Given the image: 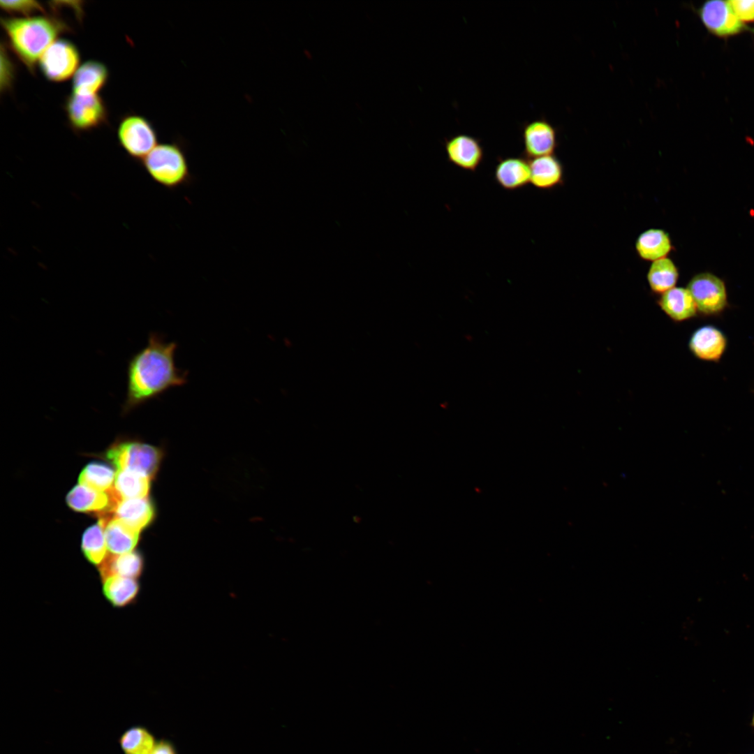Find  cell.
<instances>
[{"label":"cell","mask_w":754,"mask_h":754,"mask_svg":"<svg viewBox=\"0 0 754 754\" xmlns=\"http://www.w3.org/2000/svg\"><path fill=\"white\" fill-rule=\"evenodd\" d=\"M751 754H754V753H751Z\"/></svg>","instance_id":"cell-33"},{"label":"cell","mask_w":754,"mask_h":754,"mask_svg":"<svg viewBox=\"0 0 754 754\" xmlns=\"http://www.w3.org/2000/svg\"><path fill=\"white\" fill-rule=\"evenodd\" d=\"M113 488L122 499L145 498L149 491L150 479L129 470L117 471Z\"/></svg>","instance_id":"cell-24"},{"label":"cell","mask_w":754,"mask_h":754,"mask_svg":"<svg viewBox=\"0 0 754 754\" xmlns=\"http://www.w3.org/2000/svg\"><path fill=\"white\" fill-rule=\"evenodd\" d=\"M154 508L147 498H127L120 500L108 513L98 517L117 519L135 531L140 532L153 520Z\"/></svg>","instance_id":"cell-13"},{"label":"cell","mask_w":754,"mask_h":754,"mask_svg":"<svg viewBox=\"0 0 754 754\" xmlns=\"http://www.w3.org/2000/svg\"><path fill=\"white\" fill-rule=\"evenodd\" d=\"M635 248L641 258L653 262L666 258L672 251V244L668 233L665 230L651 228L639 235Z\"/></svg>","instance_id":"cell-22"},{"label":"cell","mask_w":754,"mask_h":754,"mask_svg":"<svg viewBox=\"0 0 754 754\" xmlns=\"http://www.w3.org/2000/svg\"><path fill=\"white\" fill-rule=\"evenodd\" d=\"M116 473L105 464L92 462L87 464L80 473V485L91 489L106 491L113 486Z\"/></svg>","instance_id":"cell-26"},{"label":"cell","mask_w":754,"mask_h":754,"mask_svg":"<svg viewBox=\"0 0 754 754\" xmlns=\"http://www.w3.org/2000/svg\"><path fill=\"white\" fill-rule=\"evenodd\" d=\"M524 156L528 160L553 154L556 145V132L553 126L544 119L526 123L522 128Z\"/></svg>","instance_id":"cell-11"},{"label":"cell","mask_w":754,"mask_h":754,"mask_svg":"<svg viewBox=\"0 0 754 754\" xmlns=\"http://www.w3.org/2000/svg\"><path fill=\"white\" fill-rule=\"evenodd\" d=\"M750 726L754 730V707L750 721Z\"/></svg>","instance_id":"cell-32"},{"label":"cell","mask_w":754,"mask_h":754,"mask_svg":"<svg viewBox=\"0 0 754 754\" xmlns=\"http://www.w3.org/2000/svg\"><path fill=\"white\" fill-rule=\"evenodd\" d=\"M65 110L70 124L77 131L98 127L108 117L105 103L97 94L72 93L67 98Z\"/></svg>","instance_id":"cell-8"},{"label":"cell","mask_w":754,"mask_h":754,"mask_svg":"<svg viewBox=\"0 0 754 754\" xmlns=\"http://www.w3.org/2000/svg\"><path fill=\"white\" fill-rule=\"evenodd\" d=\"M727 338L712 325L697 328L690 335L688 347L692 355L703 361L718 362L726 351Z\"/></svg>","instance_id":"cell-10"},{"label":"cell","mask_w":754,"mask_h":754,"mask_svg":"<svg viewBox=\"0 0 754 754\" xmlns=\"http://www.w3.org/2000/svg\"><path fill=\"white\" fill-rule=\"evenodd\" d=\"M102 524L107 549L111 554L133 552L139 540L140 532L115 518L99 517Z\"/></svg>","instance_id":"cell-16"},{"label":"cell","mask_w":754,"mask_h":754,"mask_svg":"<svg viewBox=\"0 0 754 754\" xmlns=\"http://www.w3.org/2000/svg\"><path fill=\"white\" fill-rule=\"evenodd\" d=\"M646 279L651 290L660 295L676 286L679 271L674 263L666 257L651 263Z\"/></svg>","instance_id":"cell-23"},{"label":"cell","mask_w":754,"mask_h":754,"mask_svg":"<svg viewBox=\"0 0 754 754\" xmlns=\"http://www.w3.org/2000/svg\"><path fill=\"white\" fill-rule=\"evenodd\" d=\"M156 744L154 736L145 727H133L119 739L124 754H149Z\"/></svg>","instance_id":"cell-27"},{"label":"cell","mask_w":754,"mask_h":754,"mask_svg":"<svg viewBox=\"0 0 754 754\" xmlns=\"http://www.w3.org/2000/svg\"><path fill=\"white\" fill-rule=\"evenodd\" d=\"M5 54L1 53V69H5L4 71H1V75H5L1 80V90L6 89L10 86V83L13 80V66L7 54L4 51Z\"/></svg>","instance_id":"cell-30"},{"label":"cell","mask_w":754,"mask_h":754,"mask_svg":"<svg viewBox=\"0 0 754 754\" xmlns=\"http://www.w3.org/2000/svg\"><path fill=\"white\" fill-rule=\"evenodd\" d=\"M81 549L85 559L98 568L105 561L108 549L103 526L99 522L84 532Z\"/></svg>","instance_id":"cell-25"},{"label":"cell","mask_w":754,"mask_h":754,"mask_svg":"<svg viewBox=\"0 0 754 754\" xmlns=\"http://www.w3.org/2000/svg\"><path fill=\"white\" fill-rule=\"evenodd\" d=\"M117 471L129 470L150 480L156 475L162 457L157 448L139 442H119L105 453Z\"/></svg>","instance_id":"cell-4"},{"label":"cell","mask_w":754,"mask_h":754,"mask_svg":"<svg viewBox=\"0 0 754 754\" xmlns=\"http://www.w3.org/2000/svg\"><path fill=\"white\" fill-rule=\"evenodd\" d=\"M531 184L537 188L547 190L563 182V169L561 161L554 154L528 160Z\"/></svg>","instance_id":"cell-20"},{"label":"cell","mask_w":754,"mask_h":754,"mask_svg":"<svg viewBox=\"0 0 754 754\" xmlns=\"http://www.w3.org/2000/svg\"><path fill=\"white\" fill-rule=\"evenodd\" d=\"M10 45L32 71L39 57L66 26L54 17L36 16L1 19Z\"/></svg>","instance_id":"cell-2"},{"label":"cell","mask_w":754,"mask_h":754,"mask_svg":"<svg viewBox=\"0 0 754 754\" xmlns=\"http://www.w3.org/2000/svg\"><path fill=\"white\" fill-rule=\"evenodd\" d=\"M80 60L77 47L66 39L53 42L39 59L40 69L46 79L61 82L67 80L77 70Z\"/></svg>","instance_id":"cell-7"},{"label":"cell","mask_w":754,"mask_h":754,"mask_svg":"<svg viewBox=\"0 0 754 754\" xmlns=\"http://www.w3.org/2000/svg\"><path fill=\"white\" fill-rule=\"evenodd\" d=\"M66 502L75 511L95 512L98 515L109 512L112 505L108 491H100L82 485H76L68 492Z\"/></svg>","instance_id":"cell-17"},{"label":"cell","mask_w":754,"mask_h":754,"mask_svg":"<svg viewBox=\"0 0 754 754\" xmlns=\"http://www.w3.org/2000/svg\"><path fill=\"white\" fill-rule=\"evenodd\" d=\"M117 137L123 149L141 161L158 145V134L152 124L140 115H129L120 122Z\"/></svg>","instance_id":"cell-5"},{"label":"cell","mask_w":754,"mask_h":754,"mask_svg":"<svg viewBox=\"0 0 754 754\" xmlns=\"http://www.w3.org/2000/svg\"><path fill=\"white\" fill-rule=\"evenodd\" d=\"M494 179L503 189L515 191L531 183L529 161L522 156L500 158L494 170Z\"/></svg>","instance_id":"cell-14"},{"label":"cell","mask_w":754,"mask_h":754,"mask_svg":"<svg viewBox=\"0 0 754 754\" xmlns=\"http://www.w3.org/2000/svg\"><path fill=\"white\" fill-rule=\"evenodd\" d=\"M101 581L112 575L138 579L144 569V559L136 551L121 554H108L98 568Z\"/></svg>","instance_id":"cell-19"},{"label":"cell","mask_w":754,"mask_h":754,"mask_svg":"<svg viewBox=\"0 0 754 754\" xmlns=\"http://www.w3.org/2000/svg\"><path fill=\"white\" fill-rule=\"evenodd\" d=\"M656 303L675 323L688 320L698 314L695 301L687 288L675 286L660 295Z\"/></svg>","instance_id":"cell-15"},{"label":"cell","mask_w":754,"mask_h":754,"mask_svg":"<svg viewBox=\"0 0 754 754\" xmlns=\"http://www.w3.org/2000/svg\"><path fill=\"white\" fill-rule=\"evenodd\" d=\"M186 147L184 141L179 138L158 144L142 161L151 179L168 190L191 184L194 177Z\"/></svg>","instance_id":"cell-3"},{"label":"cell","mask_w":754,"mask_h":754,"mask_svg":"<svg viewBox=\"0 0 754 754\" xmlns=\"http://www.w3.org/2000/svg\"><path fill=\"white\" fill-rule=\"evenodd\" d=\"M0 5L1 8L10 14L29 15L44 11L43 6L39 2L31 0L1 1Z\"/></svg>","instance_id":"cell-28"},{"label":"cell","mask_w":754,"mask_h":754,"mask_svg":"<svg viewBox=\"0 0 754 754\" xmlns=\"http://www.w3.org/2000/svg\"><path fill=\"white\" fill-rule=\"evenodd\" d=\"M448 160L465 171L475 172L484 159L480 140L467 134H456L444 140Z\"/></svg>","instance_id":"cell-9"},{"label":"cell","mask_w":754,"mask_h":754,"mask_svg":"<svg viewBox=\"0 0 754 754\" xmlns=\"http://www.w3.org/2000/svg\"><path fill=\"white\" fill-rule=\"evenodd\" d=\"M102 591L107 600L114 607L121 608L133 603L140 592L136 579L112 575L102 581Z\"/></svg>","instance_id":"cell-21"},{"label":"cell","mask_w":754,"mask_h":754,"mask_svg":"<svg viewBox=\"0 0 754 754\" xmlns=\"http://www.w3.org/2000/svg\"><path fill=\"white\" fill-rule=\"evenodd\" d=\"M108 70L102 62L89 60L83 63L73 75L72 93L96 94L106 84Z\"/></svg>","instance_id":"cell-18"},{"label":"cell","mask_w":754,"mask_h":754,"mask_svg":"<svg viewBox=\"0 0 754 754\" xmlns=\"http://www.w3.org/2000/svg\"><path fill=\"white\" fill-rule=\"evenodd\" d=\"M700 14L705 27L720 36L737 34L744 28L730 1H709L702 6Z\"/></svg>","instance_id":"cell-12"},{"label":"cell","mask_w":754,"mask_h":754,"mask_svg":"<svg viewBox=\"0 0 754 754\" xmlns=\"http://www.w3.org/2000/svg\"><path fill=\"white\" fill-rule=\"evenodd\" d=\"M177 348L175 342L166 341L156 332L150 333L147 344L128 361L123 413L187 383L188 373L175 364Z\"/></svg>","instance_id":"cell-1"},{"label":"cell","mask_w":754,"mask_h":754,"mask_svg":"<svg viewBox=\"0 0 754 754\" xmlns=\"http://www.w3.org/2000/svg\"><path fill=\"white\" fill-rule=\"evenodd\" d=\"M149 754H177V751L170 742L161 740L156 742L154 748Z\"/></svg>","instance_id":"cell-31"},{"label":"cell","mask_w":754,"mask_h":754,"mask_svg":"<svg viewBox=\"0 0 754 754\" xmlns=\"http://www.w3.org/2000/svg\"><path fill=\"white\" fill-rule=\"evenodd\" d=\"M730 2L741 22L754 20V1L732 0Z\"/></svg>","instance_id":"cell-29"},{"label":"cell","mask_w":754,"mask_h":754,"mask_svg":"<svg viewBox=\"0 0 754 754\" xmlns=\"http://www.w3.org/2000/svg\"><path fill=\"white\" fill-rule=\"evenodd\" d=\"M696 304L697 313L702 316H717L728 305L725 283L717 276L700 273L693 276L687 287Z\"/></svg>","instance_id":"cell-6"}]
</instances>
